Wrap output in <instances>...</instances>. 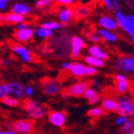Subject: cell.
Wrapping results in <instances>:
<instances>
[{
  "mask_svg": "<svg viewBox=\"0 0 134 134\" xmlns=\"http://www.w3.org/2000/svg\"><path fill=\"white\" fill-rule=\"evenodd\" d=\"M88 103H89L90 105H93V106H95V105H97L98 103H99L101 101V96L99 94H97L96 96H94L92 98H90V99H88Z\"/></svg>",
  "mask_w": 134,
  "mask_h": 134,
  "instance_id": "33",
  "label": "cell"
},
{
  "mask_svg": "<svg viewBox=\"0 0 134 134\" xmlns=\"http://www.w3.org/2000/svg\"><path fill=\"white\" fill-rule=\"evenodd\" d=\"M97 69L91 66H86L85 68V76H94L97 74Z\"/></svg>",
  "mask_w": 134,
  "mask_h": 134,
  "instance_id": "34",
  "label": "cell"
},
{
  "mask_svg": "<svg viewBox=\"0 0 134 134\" xmlns=\"http://www.w3.org/2000/svg\"><path fill=\"white\" fill-rule=\"evenodd\" d=\"M74 17V9L70 8L61 9L58 12V18L61 21V25L64 27L69 26V22Z\"/></svg>",
  "mask_w": 134,
  "mask_h": 134,
  "instance_id": "15",
  "label": "cell"
},
{
  "mask_svg": "<svg viewBox=\"0 0 134 134\" xmlns=\"http://www.w3.org/2000/svg\"><path fill=\"white\" fill-rule=\"evenodd\" d=\"M9 89H10V95H12V97L18 98H23L25 97V88L23 86V85H21L18 82H11L9 83Z\"/></svg>",
  "mask_w": 134,
  "mask_h": 134,
  "instance_id": "17",
  "label": "cell"
},
{
  "mask_svg": "<svg viewBox=\"0 0 134 134\" xmlns=\"http://www.w3.org/2000/svg\"><path fill=\"white\" fill-rule=\"evenodd\" d=\"M9 96H10V89H9V83H1L0 85V100H2Z\"/></svg>",
  "mask_w": 134,
  "mask_h": 134,
  "instance_id": "27",
  "label": "cell"
},
{
  "mask_svg": "<svg viewBox=\"0 0 134 134\" xmlns=\"http://www.w3.org/2000/svg\"><path fill=\"white\" fill-rule=\"evenodd\" d=\"M1 67H2V65H1V63H0V69H1Z\"/></svg>",
  "mask_w": 134,
  "mask_h": 134,
  "instance_id": "51",
  "label": "cell"
},
{
  "mask_svg": "<svg viewBox=\"0 0 134 134\" xmlns=\"http://www.w3.org/2000/svg\"><path fill=\"white\" fill-rule=\"evenodd\" d=\"M131 40H132V42H133V44H134V37H132V38H131Z\"/></svg>",
  "mask_w": 134,
  "mask_h": 134,
  "instance_id": "48",
  "label": "cell"
},
{
  "mask_svg": "<svg viewBox=\"0 0 134 134\" xmlns=\"http://www.w3.org/2000/svg\"><path fill=\"white\" fill-rule=\"evenodd\" d=\"M24 110L25 112L28 114L32 119L38 120V119H42L46 114H47V110L46 108L43 107L40 103L38 101L31 99V98H27L24 101Z\"/></svg>",
  "mask_w": 134,
  "mask_h": 134,
  "instance_id": "1",
  "label": "cell"
},
{
  "mask_svg": "<svg viewBox=\"0 0 134 134\" xmlns=\"http://www.w3.org/2000/svg\"><path fill=\"white\" fill-rule=\"evenodd\" d=\"M114 68L121 72L134 73V56H120L114 62Z\"/></svg>",
  "mask_w": 134,
  "mask_h": 134,
  "instance_id": "7",
  "label": "cell"
},
{
  "mask_svg": "<svg viewBox=\"0 0 134 134\" xmlns=\"http://www.w3.org/2000/svg\"><path fill=\"white\" fill-rule=\"evenodd\" d=\"M88 53H89L90 55L97 57L98 59H101V60H107L109 56L106 54V52H104L100 47H98V45H92L88 48Z\"/></svg>",
  "mask_w": 134,
  "mask_h": 134,
  "instance_id": "19",
  "label": "cell"
},
{
  "mask_svg": "<svg viewBox=\"0 0 134 134\" xmlns=\"http://www.w3.org/2000/svg\"><path fill=\"white\" fill-rule=\"evenodd\" d=\"M134 129V120L132 119H130V120L126 122L122 127H120V130H119V132H125V131H129V130H132Z\"/></svg>",
  "mask_w": 134,
  "mask_h": 134,
  "instance_id": "30",
  "label": "cell"
},
{
  "mask_svg": "<svg viewBox=\"0 0 134 134\" xmlns=\"http://www.w3.org/2000/svg\"><path fill=\"white\" fill-rule=\"evenodd\" d=\"M27 27H28V24H26V23H22V24H19L17 25V29H25Z\"/></svg>",
  "mask_w": 134,
  "mask_h": 134,
  "instance_id": "43",
  "label": "cell"
},
{
  "mask_svg": "<svg viewBox=\"0 0 134 134\" xmlns=\"http://www.w3.org/2000/svg\"><path fill=\"white\" fill-rule=\"evenodd\" d=\"M113 6H114V9H115L116 11L121 10L120 9V4H119L118 0H114V1H113Z\"/></svg>",
  "mask_w": 134,
  "mask_h": 134,
  "instance_id": "40",
  "label": "cell"
},
{
  "mask_svg": "<svg viewBox=\"0 0 134 134\" xmlns=\"http://www.w3.org/2000/svg\"><path fill=\"white\" fill-rule=\"evenodd\" d=\"M85 36H86V38L93 43H99V42H101V41H102V38H101V37L99 36L98 34H97L96 32L88 31V32H86V33H85Z\"/></svg>",
  "mask_w": 134,
  "mask_h": 134,
  "instance_id": "28",
  "label": "cell"
},
{
  "mask_svg": "<svg viewBox=\"0 0 134 134\" xmlns=\"http://www.w3.org/2000/svg\"><path fill=\"white\" fill-rule=\"evenodd\" d=\"M3 1H4V2H6V3H7L8 1H9V0H3Z\"/></svg>",
  "mask_w": 134,
  "mask_h": 134,
  "instance_id": "49",
  "label": "cell"
},
{
  "mask_svg": "<svg viewBox=\"0 0 134 134\" xmlns=\"http://www.w3.org/2000/svg\"><path fill=\"white\" fill-rule=\"evenodd\" d=\"M100 107L105 113H116L117 99L113 96H105L100 101Z\"/></svg>",
  "mask_w": 134,
  "mask_h": 134,
  "instance_id": "13",
  "label": "cell"
},
{
  "mask_svg": "<svg viewBox=\"0 0 134 134\" xmlns=\"http://www.w3.org/2000/svg\"><path fill=\"white\" fill-rule=\"evenodd\" d=\"M3 103H4L5 105L9 106V107H18L20 105V100H19L18 98H14V97H7V98H5L4 99H2Z\"/></svg>",
  "mask_w": 134,
  "mask_h": 134,
  "instance_id": "25",
  "label": "cell"
},
{
  "mask_svg": "<svg viewBox=\"0 0 134 134\" xmlns=\"http://www.w3.org/2000/svg\"><path fill=\"white\" fill-rule=\"evenodd\" d=\"M43 2H44V4H45V7H46V6L49 7V6L52 5V3H53V0H43Z\"/></svg>",
  "mask_w": 134,
  "mask_h": 134,
  "instance_id": "44",
  "label": "cell"
},
{
  "mask_svg": "<svg viewBox=\"0 0 134 134\" xmlns=\"http://www.w3.org/2000/svg\"><path fill=\"white\" fill-rule=\"evenodd\" d=\"M5 23V14L0 13V24Z\"/></svg>",
  "mask_w": 134,
  "mask_h": 134,
  "instance_id": "45",
  "label": "cell"
},
{
  "mask_svg": "<svg viewBox=\"0 0 134 134\" xmlns=\"http://www.w3.org/2000/svg\"><path fill=\"white\" fill-rule=\"evenodd\" d=\"M117 99V110L116 113L118 115L132 117L134 116V98L127 95H121Z\"/></svg>",
  "mask_w": 134,
  "mask_h": 134,
  "instance_id": "2",
  "label": "cell"
},
{
  "mask_svg": "<svg viewBox=\"0 0 134 134\" xmlns=\"http://www.w3.org/2000/svg\"><path fill=\"white\" fill-rule=\"evenodd\" d=\"M85 68L86 66L82 64V63L75 62L72 63L71 68L69 69V72L73 77L76 78H83L85 76Z\"/></svg>",
  "mask_w": 134,
  "mask_h": 134,
  "instance_id": "18",
  "label": "cell"
},
{
  "mask_svg": "<svg viewBox=\"0 0 134 134\" xmlns=\"http://www.w3.org/2000/svg\"><path fill=\"white\" fill-rule=\"evenodd\" d=\"M70 47H71V52H70V56L72 59H79L82 56L81 50L85 47V40L79 36H73L70 40Z\"/></svg>",
  "mask_w": 134,
  "mask_h": 134,
  "instance_id": "9",
  "label": "cell"
},
{
  "mask_svg": "<svg viewBox=\"0 0 134 134\" xmlns=\"http://www.w3.org/2000/svg\"><path fill=\"white\" fill-rule=\"evenodd\" d=\"M56 1L57 3L61 5H66V6H69V5H72L74 2H75V0H54Z\"/></svg>",
  "mask_w": 134,
  "mask_h": 134,
  "instance_id": "37",
  "label": "cell"
},
{
  "mask_svg": "<svg viewBox=\"0 0 134 134\" xmlns=\"http://www.w3.org/2000/svg\"><path fill=\"white\" fill-rule=\"evenodd\" d=\"M115 20L126 33L130 37H134V14L126 16L121 10H117L115 13Z\"/></svg>",
  "mask_w": 134,
  "mask_h": 134,
  "instance_id": "3",
  "label": "cell"
},
{
  "mask_svg": "<svg viewBox=\"0 0 134 134\" xmlns=\"http://www.w3.org/2000/svg\"><path fill=\"white\" fill-rule=\"evenodd\" d=\"M0 63H1V65H2V66H8V65H9V61L6 60V59H3V60L1 61Z\"/></svg>",
  "mask_w": 134,
  "mask_h": 134,
  "instance_id": "46",
  "label": "cell"
},
{
  "mask_svg": "<svg viewBox=\"0 0 134 134\" xmlns=\"http://www.w3.org/2000/svg\"><path fill=\"white\" fill-rule=\"evenodd\" d=\"M34 93V87L32 85H27L25 88V96L27 98H30V97H32Z\"/></svg>",
  "mask_w": 134,
  "mask_h": 134,
  "instance_id": "35",
  "label": "cell"
},
{
  "mask_svg": "<svg viewBox=\"0 0 134 134\" xmlns=\"http://www.w3.org/2000/svg\"><path fill=\"white\" fill-rule=\"evenodd\" d=\"M98 94V91H97L95 88H93V87L90 86L88 89L86 90V91L85 92V94H83V98H85V99H90V98H92L94 96H96V95Z\"/></svg>",
  "mask_w": 134,
  "mask_h": 134,
  "instance_id": "31",
  "label": "cell"
},
{
  "mask_svg": "<svg viewBox=\"0 0 134 134\" xmlns=\"http://www.w3.org/2000/svg\"><path fill=\"white\" fill-rule=\"evenodd\" d=\"M25 22V17L14 12H9L5 14V23L9 25H19Z\"/></svg>",
  "mask_w": 134,
  "mask_h": 134,
  "instance_id": "20",
  "label": "cell"
},
{
  "mask_svg": "<svg viewBox=\"0 0 134 134\" xmlns=\"http://www.w3.org/2000/svg\"><path fill=\"white\" fill-rule=\"evenodd\" d=\"M1 78H2V76H1V74H0V80H1Z\"/></svg>",
  "mask_w": 134,
  "mask_h": 134,
  "instance_id": "50",
  "label": "cell"
},
{
  "mask_svg": "<svg viewBox=\"0 0 134 134\" xmlns=\"http://www.w3.org/2000/svg\"><path fill=\"white\" fill-rule=\"evenodd\" d=\"M115 91L119 95H125L130 90V81L123 74H116L114 77Z\"/></svg>",
  "mask_w": 134,
  "mask_h": 134,
  "instance_id": "11",
  "label": "cell"
},
{
  "mask_svg": "<svg viewBox=\"0 0 134 134\" xmlns=\"http://www.w3.org/2000/svg\"><path fill=\"white\" fill-rule=\"evenodd\" d=\"M0 134H19L16 131H14L13 130H0Z\"/></svg>",
  "mask_w": 134,
  "mask_h": 134,
  "instance_id": "39",
  "label": "cell"
},
{
  "mask_svg": "<svg viewBox=\"0 0 134 134\" xmlns=\"http://www.w3.org/2000/svg\"><path fill=\"white\" fill-rule=\"evenodd\" d=\"M11 12H14V13L25 17L31 13L32 8L25 3H15L11 7Z\"/></svg>",
  "mask_w": 134,
  "mask_h": 134,
  "instance_id": "16",
  "label": "cell"
},
{
  "mask_svg": "<svg viewBox=\"0 0 134 134\" xmlns=\"http://www.w3.org/2000/svg\"><path fill=\"white\" fill-rule=\"evenodd\" d=\"M104 114H105V112L103 111L102 108L98 107V106L92 107L87 112V115L91 117V118H100V117H102L104 115Z\"/></svg>",
  "mask_w": 134,
  "mask_h": 134,
  "instance_id": "24",
  "label": "cell"
},
{
  "mask_svg": "<svg viewBox=\"0 0 134 134\" xmlns=\"http://www.w3.org/2000/svg\"><path fill=\"white\" fill-rule=\"evenodd\" d=\"M45 7V4L43 0H38L36 2V8L37 9H43Z\"/></svg>",
  "mask_w": 134,
  "mask_h": 134,
  "instance_id": "41",
  "label": "cell"
},
{
  "mask_svg": "<svg viewBox=\"0 0 134 134\" xmlns=\"http://www.w3.org/2000/svg\"><path fill=\"white\" fill-rule=\"evenodd\" d=\"M90 12H91L90 9L86 7L85 5H79L74 9V16L79 20L86 18L87 16L90 14Z\"/></svg>",
  "mask_w": 134,
  "mask_h": 134,
  "instance_id": "22",
  "label": "cell"
},
{
  "mask_svg": "<svg viewBox=\"0 0 134 134\" xmlns=\"http://www.w3.org/2000/svg\"><path fill=\"white\" fill-rule=\"evenodd\" d=\"M41 26L46 29H49V30L54 31V30H58V29L60 28L61 25L59 23L54 22V21H48V22L43 23L42 25H41Z\"/></svg>",
  "mask_w": 134,
  "mask_h": 134,
  "instance_id": "29",
  "label": "cell"
},
{
  "mask_svg": "<svg viewBox=\"0 0 134 134\" xmlns=\"http://www.w3.org/2000/svg\"><path fill=\"white\" fill-rule=\"evenodd\" d=\"M130 118L127 117V116H123V115H118L114 119V125L117 126V127H122L126 122L130 120Z\"/></svg>",
  "mask_w": 134,
  "mask_h": 134,
  "instance_id": "32",
  "label": "cell"
},
{
  "mask_svg": "<svg viewBox=\"0 0 134 134\" xmlns=\"http://www.w3.org/2000/svg\"><path fill=\"white\" fill-rule=\"evenodd\" d=\"M90 87L89 81H80L77 83H72L65 89L63 92V96L67 97H72V98H81L83 97L85 92Z\"/></svg>",
  "mask_w": 134,
  "mask_h": 134,
  "instance_id": "4",
  "label": "cell"
},
{
  "mask_svg": "<svg viewBox=\"0 0 134 134\" xmlns=\"http://www.w3.org/2000/svg\"><path fill=\"white\" fill-rule=\"evenodd\" d=\"M40 83L43 93L48 97H54L59 94V92L61 91L60 83L54 78L45 77L41 80Z\"/></svg>",
  "mask_w": 134,
  "mask_h": 134,
  "instance_id": "5",
  "label": "cell"
},
{
  "mask_svg": "<svg viewBox=\"0 0 134 134\" xmlns=\"http://www.w3.org/2000/svg\"><path fill=\"white\" fill-rule=\"evenodd\" d=\"M48 120L52 126L61 129L66 125L67 115L62 111H51L48 114Z\"/></svg>",
  "mask_w": 134,
  "mask_h": 134,
  "instance_id": "8",
  "label": "cell"
},
{
  "mask_svg": "<svg viewBox=\"0 0 134 134\" xmlns=\"http://www.w3.org/2000/svg\"><path fill=\"white\" fill-rule=\"evenodd\" d=\"M83 60H85V62L88 66H91V67H94V68H103L105 66V62L103 60L98 59L97 57H94V56L90 55V54L85 56Z\"/></svg>",
  "mask_w": 134,
  "mask_h": 134,
  "instance_id": "23",
  "label": "cell"
},
{
  "mask_svg": "<svg viewBox=\"0 0 134 134\" xmlns=\"http://www.w3.org/2000/svg\"><path fill=\"white\" fill-rule=\"evenodd\" d=\"M71 65H72V63L70 62H64L62 64V69H64V70H69L70 69V68H71Z\"/></svg>",
  "mask_w": 134,
  "mask_h": 134,
  "instance_id": "38",
  "label": "cell"
},
{
  "mask_svg": "<svg viewBox=\"0 0 134 134\" xmlns=\"http://www.w3.org/2000/svg\"><path fill=\"white\" fill-rule=\"evenodd\" d=\"M36 34L40 38H50V37L53 36V31L49 30V29L44 28V27H42V26H40L36 30Z\"/></svg>",
  "mask_w": 134,
  "mask_h": 134,
  "instance_id": "26",
  "label": "cell"
},
{
  "mask_svg": "<svg viewBox=\"0 0 134 134\" xmlns=\"http://www.w3.org/2000/svg\"><path fill=\"white\" fill-rule=\"evenodd\" d=\"M98 25L103 29H106L108 31H114L118 29V24L116 20L113 19L110 16L103 15L98 19Z\"/></svg>",
  "mask_w": 134,
  "mask_h": 134,
  "instance_id": "14",
  "label": "cell"
},
{
  "mask_svg": "<svg viewBox=\"0 0 134 134\" xmlns=\"http://www.w3.org/2000/svg\"><path fill=\"white\" fill-rule=\"evenodd\" d=\"M95 32L97 34H98L102 40H104L105 41H108V42H115L116 40H117V36H116L115 34L112 33L111 31H108L106 29L98 28Z\"/></svg>",
  "mask_w": 134,
  "mask_h": 134,
  "instance_id": "21",
  "label": "cell"
},
{
  "mask_svg": "<svg viewBox=\"0 0 134 134\" xmlns=\"http://www.w3.org/2000/svg\"><path fill=\"white\" fill-rule=\"evenodd\" d=\"M35 30L32 27L28 26L25 29H17L14 32V38L18 40L19 42H27L34 37Z\"/></svg>",
  "mask_w": 134,
  "mask_h": 134,
  "instance_id": "12",
  "label": "cell"
},
{
  "mask_svg": "<svg viewBox=\"0 0 134 134\" xmlns=\"http://www.w3.org/2000/svg\"><path fill=\"white\" fill-rule=\"evenodd\" d=\"M10 127L19 134H31L35 129V122L31 119H19L12 122Z\"/></svg>",
  "mask_w": 134,
  "mask_h": 134,
  "instance_id": "6",
  "label": "cell"
},
{
  "mask_svg": "<svg viewBox=\"0 0 134 134\" xmlns=\"http://www.w3.org/2000/svg\"><path fill=\"white\" fill-rule=\"evenodd\" d=\"M11 50L16 55H18L19 58L23 62L25 63H30L33 61V56H32L31 52L29 51L25 46L21 44H13Z\"/></svg>",
  "mask_w": 134,
  "mask_h": 134,
  "instance_id": "10",
  "label": "cell"
},
{
  "mask_svg": "<svg viewBox=\"0 0 134 134\" xmlns=\"http://www.w3.org/2000/svg\"><path fill=\"white\" fill-rule=\"evenodd\" d=\"M7 9V3L4 2L3 0H0V11L4 10Z\"/></svg>",
  "mask_w": 134,
  "mask_h": 134,
  "instance_id": "42",
  "label": "cell"
},
{
  "mask_svg": "<svg viewBox=\"0 0 134 134\" xmlns=\"http://www.w3.org/2000/svg\"><path fill=\"white\" fill-rule=\"evenodd\" d=\"M104 5V7H106V9H109L110 11L114 10V6H113V2L112 0H101Z\"/></svg>",
  "mask_w": 134,
  "mask_h": 134,
  "instance_id": "36",
  "label": "cell"
},
{
  "mask_svg": "<svg viewBox=\"0 0 134 134\" xmlns=\"http://www.w3.org/2000/svg\"><path fill=\"white\" fill-rule=\"evenodd\" d=\"M120 134H134V130H129V131H125V132H121Z\"/></svg>",
  "mask_w": 134,
  "mask_h": 134,
  "instance_id": "47",
  "label": "cell"
}]
</instances>
